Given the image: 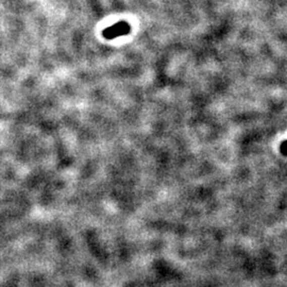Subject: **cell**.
I'll use <instances>...</instances> for the list:
<instances>
[{"label": "cell", "mask_w": 287, "mask_h": 287, "mask_svg": "<svg viewBox=\"0 0 287 287\" xmlns=\"http://www.w3.org/2000/svg\"><path fill=\"white\" fill-rule=\"evenodd\" d=\"M130 30H131L130 25L126 22H120L103 30V36L107 39H114L120 36L127 35L129 32H130Z\"/></svg>", "instance_id": "cell-1"}]
</instances>
